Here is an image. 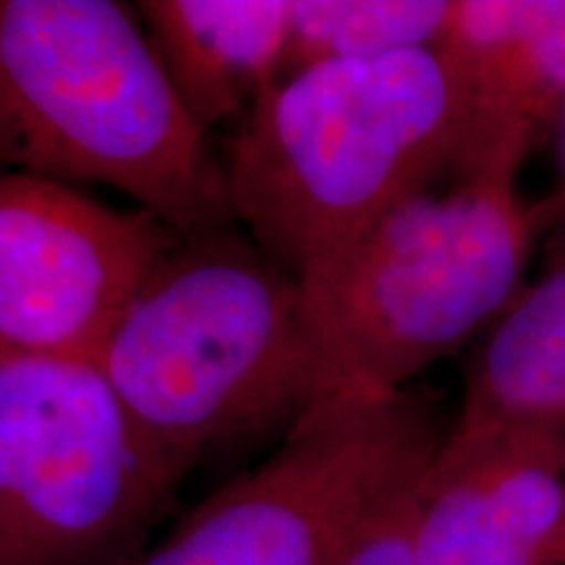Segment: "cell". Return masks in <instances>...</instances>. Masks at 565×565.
<instances>
[{"label":"cell","instance_id":"3957f363","mask_svg":"<svg viewBox=\"0 0 565 565\" xmlns=\"http://www.w3.org/2000/svg\"><path fill=\"white\" fill-rule=\"evenodd\" d=\"M134 13L113 0H0V166L103 183L181 236L233 221L223 162Z\"/></svg>","mask_w":565,"mask_h":565},{"label":"cell","instance_id":"4fadbf2b","mask_svg":"<svg viewBox=\"0 0 565 565\" xmlns=\"http://www.w3.org/2000/svg\"><path fill=\"white\" fill-rule=\"evenodd\" d=\"M424 475L395 492L372 515V521L356 536L341 565H422L419 519Z\"/></svg>","mask_w":565,"mask_h":565},{"label":"cell","instance_id":"5bb4252c","mask_svg":"<svg viewBox=\"0 0 565 565\" xmlns=\"http://www.w3.org/2000/svg\"><path fill=\"white\" fill-rule=\"evenodd\" d=\"M0 565H13V557L9 553V547H6L3 534H0Z\"/></svg>","mask_w":565,"mask_h":565},{"label":"cell","instance_id":"8992f818","mask_svg":"<svg viewBox=\"0 0 565 565\" xmlns=\"http://www.w3.org/2000/svg\"><path fill=\"white\" fill-rule=\"evenodd\" d=\"M175 482L97 362L0 353V534L13 565H124Z\"/></svg>","mask_w":565,"mask_h":565},{"label":"cell","instance_id":"52a82bcc","mask_svg":"<svg viewBox=\"0 0 565 565\" xmlns=\"http://www.w3.org/2000/svg\"><path fill=\"white\" fill-rule=\"evenodd\" d=\"M181 233L66 183L0 173V353L97 362Z\"/></svg>","mask_w":565,"mask_h":565},{"label":"cell","instance_id":"30bf717a","mask_svg":"<svg viewBox=\"0 0 565 565\" xmlns=\"http://www.w3.org/2000/svg\"><path fill=\"white\" fill-rule=\"evenodd\" d=\"M139 17L204 131L242 118L282 79L291 0H145Z\"/></svg>","mask_w":565,"mask_h":565},{"label":"cell","instance_id":"7c38bea8","mask_svg":"<svg viewBox=\"0 0 565 565\" xmlns=\"http://www.w3.org/2000/svg\"><path fill=\"white\" fill-rule=\"evenodd\" d=\"M450 9L445 0H291L282 79L322 63L437 47Z\"/></svg>","mask_w":565,"mask_h":565},{"label":"cell","instance_id":"6da1fadb","mask_svg":"<svg viewBox=\"0 0 565 565\" xmlns=\"http://www.w3.org/2000/svg\"><path fill=\"white\" fill-rule=\"evenodd\" d=\"M97 366L175 479L320 406L299 278L225 225L179 236Z\"/></svg>","mask_w":565,"mask_h":565},{"label":"cell","instance_id":"8fae6325","mask_svg":"<svg viewBox=\"0 0 565 565\" xmlns=\"http://www.w3.org/2000/svg\"><path fill=\"white\" fill-rule=\"evenodd\" d=\"M503 429L565 435V233L540 278L482 333L448 440Z\"/></svg>","mask_w":565,"mask_h":565},{"label":"cell","instance_id":"9c48e42d","mask_svg":"<svg viewBox=\"0 0 565 565\" xmlns=\"http://www.w3.org/2000/svg\"><path fill=\"white\" fill-rule=\"evenodd\" d=\"M437 51L463 105L456 175L521 168L565 118V0H454Z\"/></svg>","mask_w":565,"mask_h":565},{"label":"cell","instance_id":"5b68a950","mask_svg":"<svg viewBox=\"0 0 565 565\" xmlns=\"http://www.w3.org/2000/svg\"><path fill=\"white\" fill-rule=\"evenodd\" d=\"M448 429L408 387L324 401L126 565H341L372 515L429 469Z\"/></svg>","mask_w":565,"mask_h":565},{"label":"cell","instance_id":"ba28073f","mask_svg":"<svg viewBox=\"0 0 565 565\" xmlns=\"http://www.w3.org/2000/svg\"><path fill=\"white\" fill-rule=\"evenodd\" d=\"M422 565H565V435L448 440L424 475Z\"/></svg>","mask_w":565,"mask_h":565},{"label":"cell","instance_id":"7a4b0ae2","mask_svg":"<svg viewBox=\"0 0 565 565\" xmlns=\"http://www.w3.org/2000/svg\"><path fill=\"white\" fill-rule=\"evenodd\" d=\"M463 105L437 47L280 79L223 158L233 221L296 278L458 171Z\"/></svg>","mask_w":565,"mask_h":565},{"label":"cell","instance_id":"277c9868","mask_svg":"<svg viewBox=\"0 0 565 565\" xmlns=\"http://www.w3.org/2000/svg\"><path fill=\"white\" fill-rule=\"evenodd\" d=\"M519 173L498 166L427 189L299 275L320 404L404 391L498 320L545 217Z\"/></svg>","mask_w":565,"mask_h":565},{"label":"cell","instance_id":"9a60e30c","mask_svg":"<svg viewBox=\"0 0 565 565\" xmlns=\"http://www.w3.org/2000/svg\"><path fill=\"white\" fill-rule=\"evenodd\" d=\"M563 166H565V118H563Z\"/></svg>","mask_w":565,"mask_h":565}]
</instances>
